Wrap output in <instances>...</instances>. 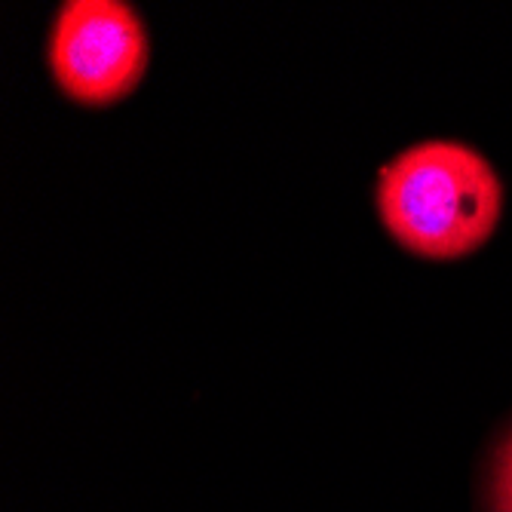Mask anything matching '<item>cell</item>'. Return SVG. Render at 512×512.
Instances as JSON below:
<instances>
[{
	"label": "cell",
	"mask_w": 512,
	"mask_h": 512,
	"mask_svg": "<svg viewBox=\"0 0 512 512\" xmlns=\"http://www.w3.org/2000/svg\"><path fill=\"white\" fill-rule=\"evenodd\" d=\"M50 68L68 99L102 108L142 83L148 34L129 4L71 0L50 37Z\"/></svg>",
	"instance_id": "7a4b0ae2"
},
{
	"label": "cell",
	"mask_w": 512,
	"mask_h": 512,
	"mask_svg": "<svg viewBox=\"0 0 512 512\" xmlns=\"http://www.w3.org/2000/svg\"><path fill=\"white\" fill-rule=\"evenodd\" d=\"M378 209L408 252L451 261L491 240L503 188L479 151L457 142H424L381 169Z\"/></svg>",
	"instance_id": "6da1fadb"
},
{
	"label": "cell",
	"mask_w": 512,
	"mask_h": 512,
	"mask_svg": "<svg viewBox=\"0 0 512 512\" xmlns=\"http://www.w3.org/2000/svg\"><path fill=\"white\" fill-rule=\"evenodd\" d=\"M491 470H500V473H512V430L503 436V442L497 445L494 451V467Z\"/></svg>",
	"instance_id": "277c9868"
},
{
	"label": "cell",
	"mask_w": 512,
	"mask_h": 512,
	"mask_svg": "<svg viewBox=\"0 0 512 512\" xmlns=\"http://www.w3.org/2000/svg\"><path fill=\"white\" fill-rule=\"evenodd\" d=\"M488 503H491V512H512V473L491 470Z\"/></svg>",
	"instance_id": "3957f363"
}]
</instances>
